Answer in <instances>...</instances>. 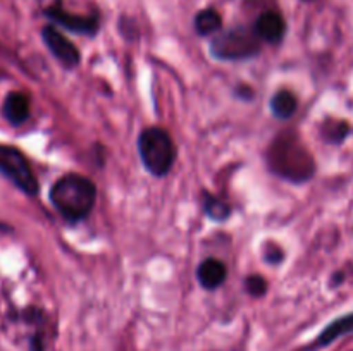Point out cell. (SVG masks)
Masks as SVG:
<instances>
[{
  "mask_svg": "<svg viewBox=\"0 0 353 351\" xmlns=\"http://www.w3.org/2000/svg\"><path fill=\"white\" fill-rule=\"evenodd\" d=\"M2 114L12 126H21L30 117V98L21 92H12L6 96Z\"/></svg>",
  "mask_w": 353,
  "mask_h": 351,
  "instance_id": "9c48e42d",
  "label": "cell"
},
{
  "mask_svg": "<svg viewBox=\"0 0 353 351\" xmlns=\"http://www.w3.org/2000/svg\"><path fill=\"white\" fill-rule=\"evenodd\" d=\"M226 265L216 258H207L199 265L196 270V279L205 289H216L226 281Z\"/></svg>",
  "mask_w": 353,
  "mask_h": 351,
  "instance_id": "30bf717a",
  "label": "cell"
},
{
  "mask_svg": "<svg viewBox=\"0 0 353 351\" xmlns=\"http://www.w3.org/2000/svg\"><path fill=\"white\" fill-rule=\"evenodd\" d=\"M350 330H353V313L341 317V319L334 320L333 323H330V326H327L326 329L321 332V336L317 337V341L314 343V346L316 348L326 346V344L333 343L336 337L343 336V334L350 332Z\"/></svg>",
  "mask_w": 353,
  "mask_h": 351,
  "instance_id": "7c38bea8",
  "label": "cell"
},
{
  "mask_svg": "<svg viewBox=\"0 0 353 351\" xmlns=\"http://www.w3.org/2000/svg\"><path fill=\"white\" fill-rule=\"evenodd\" d=\"M296 107H299V100L288 89H279L274 96L271 98V112L272 116L278 117V119L286 120L296 112Z\"/></svg>",
  "mask_w": 353,
  "mask_h": 351,
  "instance_id": "8fae6325",
  "label": "cell"
},
{
  "mask_svg": "<svg viewBox=\"0 0 353 351\" xmlns=\"http://www.w3.org/2000/svg\"><path fill=\"white\" fill-rule=\"evenodd\" d=\"M41 38L45 47L64 67H74L79 64V52L76 45L54 26H45L41 30Z\"/></svg>",
  "mask_w": 353,
  "mask_h": 351,
  "instance_id": "8992f818",
  "label": "cell"
},
{
  "mask_svg": "<svg viewBox=\"0 0 353 351\" xmlns=\"http://www.w3.org/2000/svg\"><path fill=\"white\" fill-rule=\"evenodd\" d=\"M221 24H223V19H221L219 12L214 9L200 10L195 17V30L202 36H209V34H214L216 31H219Z\"/></svg>",
  "mask_w": 353,
  "mask_h": 351,
  "instance_id": "4fadbf2b",
  "label": "cell"
},
{
  "mask_svg": "<svg viewBox=\"0 0 353 351\" xmlns=\"http://www.w3.org/2000/svg\"><path fill=\"white\" fill-rule=\"evenodd\" d=\"M45 16L50 17L54 23L61 24L62 28H68L69 31H74V33L93 36L99 31V17H97V14H92V16H78V14L68 12L61 6H50L48 9H45Z\"/></svg>",
  "mask_w": 353,
  "mask_h": 351,
  "instance_id": "52a82bcc",
  "label": "cell"
},
{
  "mask_svg": "<svg viewBox=\"0 0 353 351\" xmlns=\"http://www.w3.org/2000/svg\"><path fill=\"white\" fill-rule=\"evenodd\" d=\"M0 174L28 196H34L40 188L30 162L16 147L0 145Z\"/></svg>",
  "mask_w": 353,
  "mask_h": 351,
  "instance_id": "5b68a950",
  "label": "cell"
},
{
  "mask_svg": "<svg viewBox=\"0 0 353 351\" xmlns=\"http://www.w3.org/2000/svg\"><path fill=\"white\" fill-rule=\"evenodd\" d=\"M254 33L259 40H264L268 43H278L286 33V23L283 16L276 10H268L261 14L254 24Z\"/></svg>",
  "mask_w": 353,
  "mask_h": 351,
  "instance_id": "ba28073f",
  "label": "cell"
},
{
  "mask_svg": "<svg viewBox=\"0 0 353 351\" xmlns=\"http://www.w3.org/2000/svg\"><path fill=\"white\" fill-rule=\"evenodd\" d=\"M245 286H247V291L250 292L252 296H262L268 289V282H265L264 277L261 275H250V277L245 281Z\"/></svg>",
  "mask_w": 353,
  "mask_h": 351,
  "instance_id": "2e32d148",
  "label": "cell"
},
{
  "mask_svg": "<svg viewBox=\"0 0 353 351\" xmlns=\"http://www.w3.org/2000/svg\"><path fill=\"white\" fill-rule=\"evenodd\" d=\"M261 52V40L245 28L224 31L210 41V54L221 61H243Z\"/></svg>",
  "mask_w": 353,
  "mask_h": 351,
  "instance_id": "277c9868",
  "label": "cell"
},
{
  "mask_svg": "<svg viewBox=\"0 0 353 351\" xmlns=\"http://www.w3.org/2000/svg\"><path fill=\"white\" fill-rule=\"evenodd\" d=\"M138 153L147 171L162 178L174 164L176 148L168 131L162 127H147L138 138Z\"/></svg>",
  "mask_w": 353,
  "mask_h": 351,
  "instance_id": "3957f363",
  "label": "cell"
},
{
  "mask_svg": "<svg viewBox=\"0 0 353 351\" xmlns=\"http://www.w3.org/2000/svg\"><path fill=\"white\" fill-rule=\"evenodd\" d=\"M203 210H205L207 215L214 220H224L230 215L231 209L223 202V200L216 198V196L205 193L203 195Z\"/></svg>",
  "mask_w": 353,
  "mask_h": 351,
  "instance_id": "5bb4252c",
  "label": "cell"
},
{
  "mask_svg": "<svg viewBox=\"0 0 353 351\" xmlns=\"http://www.w3.org/2000/svg\"><path fill=\"white\" fill-rule=\"evenodd\" d=\"M347 133H348L347 123H336V124L331 123V124H327V129L324 131V134L327 136V140L333 141V143H340V141L347 136Z\"/></svg>",
  "mask_w": 353,
  "mask_h": 351,
  "instance_id": "9a60e30c",
  "label": "cell"
},
{
  "mask_svg": "<svg viewBox=\"0 0 353 351\" xmlns=\"http://www.w3.org/2000/svg\"><path fill=\"white\" fill-rule=\"evenodd\" d=\"M269 167L274 174L292 182H303L312 178L316 165L305 145L295 133L279 134L268 151Z\"/></svg>",
  "mask_w": 353,
  "mask_h": 351,
  "instance_id": "6da1fadb",
  "label": "cell"
},
{
  "mask_svg": "<svg viewBox=\"0 0 353 351\" xmlns=\"http://www.w3.org/2000/svg\"><path fill=\"white\" fill-rule=\"evenodd\" d=\"M97 188L88 178L68 174L57 179L50 189V202L68 222L83 220L93 210Z\"/></svg>",
  "mask_w": 353,
  "mask_h": 351,
  "instance_id": "7a4b0ae2",
  "label": "cell"
}]
</instances>
